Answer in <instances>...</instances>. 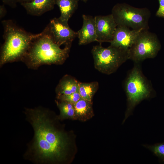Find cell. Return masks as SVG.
I'll use <instances>...</instances> for the list:
<instances>
[{
  "mask_svg": "<svg viewBox=\"0 0 164 164\" xmlns=\"http://www.w3.org/2000/svg\"><path fill=\"white\" fill-rule=\"evenodd\" d=\"M97 41L110 43L112 40L117 25L111 14L94 17Z\"/></svg>",
  "mask_w": 164,
  "mask_h": 164,
  "instance_id": "obj_9",
  "label": "cell"
},
{
  "mask_svg": "<svg viewBox=\"0 0 164 164\" xmlns=\"http://www.w3.org/2000/svg\"><path fill=\"white\" fill-rule=\"evenodd\" d=\"M2 24L4 41L0 50V67L7 63L22 61L32 42L39 34L28 32L11 20H3Z\"/></svg>",
  "mask_w": 164,
  "mask_h": 164,
  "instance_id": "obj_3",
  "label": "cell"
},
{
  "mask_svg": "<svg viewBox=\"0 0 164 164\" xmlns=\"http://www.w3.org/2000/svg\"><path fill=\"white\" fill-rule=\"evenodd\" d=\"M83 24L81 28L77 33L80 45H86L97 41L94 17L84 14L82 15Z\"/></svg>",
  "mask_w": 164,
  "mask_h": 164,
  "instance_id": "obj_11",
  "label": "cell"
},
{
  "mask_svg": "<svg viewBox=\"0 0 164 164\" xmlns=\"http://www.w3.org/2000/svg\"><path fill=\"white\" fill-rule=\"evenodd\" d=\"M32 0H17V2H19L21 4L23 3L29 2Z\"/></svg>",
  "mask_w": 164,
  "mask_h": 164,
  "instance_id": "obj_23",
  "label": "cell"
},
{
  "mask_svg": "<svg viewBox=\"0 0 164 164\" xmlns=\"http://www.w3.org/2000/svg\"><path fill=\"white\" fill-rule=\"evenodd\" d=\"M57 100L64 101L73 104L81 98L78 91L67 95H56Z\"/></svg>",
  "mask_w": 164,
  "mask_h": 164,
  "instance_id": "obj_19",
  "label": "cell"
},
{
  "mask_svg": "<svg viewBox=\"0 0 164 164\" xmlns=\"http://www.w3.org/2000/svg\"><path fill=\"white\" fill-rule=\"evenodd\" d=\"M73 105L75 119L85 121L94 115L92 101L81 98Z\"/></svg>",
  "mask_w": 164,
  "mask_h": 164,
  "instance_id": "obj_14",
  "label": "cell"
},
{
  "mask_svg": "<svg viewBox=\"0 0 164 164\" xmlns=\"http://www.w3.org/2000/svg\"><path fill=\"white\" fill-rule=\"evenodd\" d=\"M79 82L70 75H64L60 80L55 89L56 95L69 94L78 91Z\"/></svg>",
  "mask_w": 164,
  "mask_h": 164,
  "instance_id": "obj_13",
  "label": "cell"
},
{
  "mask_svg": "<svg viewBox=\"0 0 164 164\" xmlns=\"http://www.w3.org/2000/svg\"><path fill=\"white\" fill-rule=\"evenodd\" d=\"M159 6L156 15L158 16L164 17V0H159Z\"/></svg>",
  "mask_w": 164,
  "mask_h": 164,
  "instance_id": "obj_20",
  "label": "cell"
},
{
  "mask_svg": "<svg viewBox=\"0 0 164 164\" xmlns=\"http://www.w3.org/2000/svg\"><path fill=\"white\" fill-rule=\"evenodd\" d=\"M26 119L34 134L23 156L35 164L60 163L66 159L69 144L67 133L55 127L49 110L39 107L26 108Z\"/></svg>",
  "mask_w": 164,
  "mask_h": 164,
  "instance_id": "obj_1",
  "label": "cell"
},
{
  "mask_svg": "<svg viewBox=\"0 0 164 164\" xmlns=\"http://www.w3.org/2000/svg\"><path fill=\"white\" fill-rule=\"evenodd\" d=\"M6 10L4 5H1L0 6V18L2 19L6 15Z\"/></svg>",
  "mask_w": 164,
  "mask_h": 164,
  "instance_id": "obj_22",
  "label": "cell"
},
{
  "mask_svg": "<svg viewBox=\"0 0 164 164\" xmlns=\"http://www.w3.org/2000/svg\"><path fill=\"white\" fill-rule=\"evenodd\" d=\"M55 101L60 112V114L57 117L58 119L61 120L67 119H75L73 104L58 100H55Z\"/></svg>",
  "mask_w": 164,
  "mask_h": 164,
  "instance_id": "obj_17",
  "label": "cell"
},
{
  "mask_svg": "<svg viewBox=\"0 0 164 164\" xmlns=\"http://www.w3.org/2000/svg\"><path fill=\"white\" fill-rule=\"evenodd\" d=\"M129 50L111 45L104 47L101 43L93 46L91 52L95 68L107 75L114 73L129 59Z\"/></svg>",
  "mask_w": 164,
  "mask_h": 164,
  "instance_id": "obj_5",
  "label": "cell"
},
{
  "mask_svg": "<svg viewBox=\"0 0 164 164\" xmlns=\"http://www.w3.org/2000/svg\"><path fill=\"white\" fill-rule=\"evenodd\" d=\"M143 146L151 151L161 162L164 163V142L152 145H143Z\"/></svg>",
  "mask_w": 164,
  "mask_h": 164,
  "instance_id": "obj_18",
  "label": "cell"
},
{
  "mask_svg": "<svg viewBox=\"0 0 164 164\" xmlns=\"http://www.w3.org/2000/svg\"><path fill=\"white\" fill-rule=\"evenodd\" d=\"M71 46L63 48L55 43L46 26L32 41L22 61L30 69L44 65H61L69 56Z\"/></svg>",
  "mask_w": 164,
  "mask_h": 164,
  "instance_id": "obj_2",
  "label": "cell"
},
{
  "mask_svg": "<svg viewBox=\"0 0 164 164\" xmlns=\"http://www.w3.org/2000/svg\"><path fill=\"white\" fill-rule=\"evenodd\" d=\"M81 0L83 1L84 2H86L89 0Z\"/></svg>",
  "mask_w": 164,
  "mask_h": 164,
  "instance_id": "obj_24",
  "label": "cell"
},
{
  "mask_svg": "<svg viewBox=\"0 0 164 164\" xmlns=\"http://www.w3.org/2000/svg\"><path fill=\"white\" fill-rule=\"evenodd\" d=\"M2 1L5 4L12 7L15 6L16 2H17V0H2Z\"/></svg>",
  "mask_w": 164,
  "mask_h": 164,
  "instance_id": "obj_21",
  "label": "cell"
},
{
  "mask_svg": "<svg viewBox=\"0 0 164 164\" xmlns=\"http://www.w3.org/2000/svg\"><path fill=\"white\" fill-rule=\"evenodd\" d=\"M99 88L96 81L90 83L79 82L78 92L82 99L92 101L93 97Z\"/></svg>",
  "mask_w": 164,
  "mask_h": 164,
  "instance_id": "obj_16",
  "label": "cell"
},
{
  "mask_svg": "<svg viewBox=\"0 0 164 164\" xmlns=\"http://www.w3.org/2000/svg\"><path fill=\"white\" fill-rule=\"evenodd\" d=\"M117 26H123L132 29L148 30L151 15L146 8H138L126 4H117L111 11Z\"/></svg>",
  "mask_w": 164,
  "mask_h": 164,
  "instance_id": "obj_6",
  "label": "cell"
},
{
  "mask_svg": "<svg viewBox=\"0 0 164 164\" xmlns=\"http://www.w3.org/2000/svg\"><path fill=\"white\" fill-rule=\"evenodd\" d=\"M161 48L156 36L148 30L141 31L129 50V59L135 63L149 58H153Z\"/></svg>",
  "mask_w": 164,
  "mask_h": 164,
  "instance_id": "obj_7",
  "label": "cell"
},
{
  "mask_svg": "<svg viewBox=\"0 0 164 164\" xmlns=\"http://www.w3.org/2000/svg\"><path fill=\"white\" fill-rule=\"evenodd\" d=\"M79 0H55L60 12L59 17L62 21L68 22L78 6Z\"/></svg>",
  "mask_w": 164,
  "mask_h": 164,
  "instance_id": "obj_15",
  "label": "cell"
},
{
  "mask_svg": "<svg viewBox=\"0 0 164 164\" xmlns=\"http://www.w3.org/2000/svg\"><path fill=\"white\" fill-rule=\"evenodd\" d=\"M55 4V0H33L21 4L28 14L37 16L52 10Z\"/></svg>",
  "mask_w": 164,
  "mask_h": 164,
  "instance_id": "obj_12",
  "label": "cell"
},
{
  "mask_svg": "<svg viewBox=\"0 0 164 164\" xmlns=\"http://www.w3.org/2000/svg\"><path fill=\"white\" fill-rule=\"evenodd\" d=\"M127 105L124 123L131 115L135 107L144 100L153 96V90L143 75L139 63H135L125 83Z\"/></svg>",
  "mask_w": 164,
  "mask_h": 164,
  "instance_id": "obj_4",
  "label": "cell"
},
{
  "mask_svg": "<svg viewBox=\"0 0 164 164\" xmlns=\"http://www.w3.org/2000/svg\"><path fill=\"white\" fill-rule=\"evenodd\" d=\"M47 26L54 41L60 46L63 45L71 46L77 36V32L70 27L68 23L62 21L59 18L51 19Z\"/></svg>",
  "mask_w": 164,
  "mask_h": 164,
  "instance_id": "obj_8",
  "label": "cell"
},
{
  "mask_svg": "<svg viewBox=\"0 0 164 164\" xmlns=\"http://www.w3.org/2000/svg\"><path fill=\"white\" fill-rule=\"evenodd\" d=\"M143 29L131 30L125 26H117L110 45L129 49L140 32Z\"/></svg>",
  "mask_w": 164,
  "mask_h": 164,
  "instance_id": "obj_10",
  "label": "cell"
}]
</instances>
